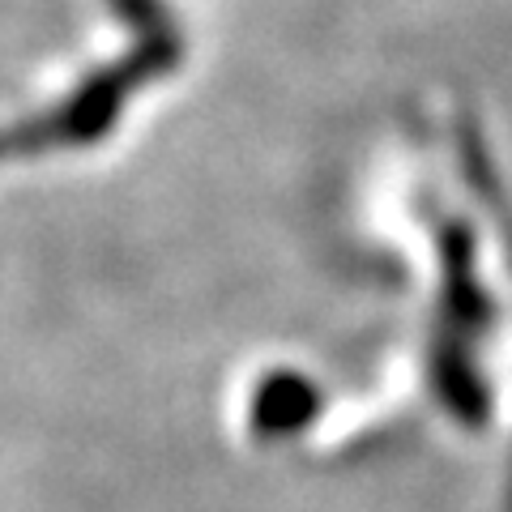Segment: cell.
Returning a JSON list of instances; mask_svg holds the SVG:
<instances>
[{"instance_id":"cell-1","label":"cell","mask_w":512,"mask_h":512,"mask_svg":"<svg viewBox=\"0 0 512 512\" xmlns=\"http://www.w3.org/2000/svg\"><path fill=\"white\" fill-rule=\"evenodd\" d=\"M180 60V35L175 26L150 30L128 56H120L107 69H94L60 107L43 111L39 120H22L13 128H0V158L9 154H47V150H73L99 141L111 124L120 120L124 99L141 90L154 77H163Z\"/></svg>"}]
</instances>
